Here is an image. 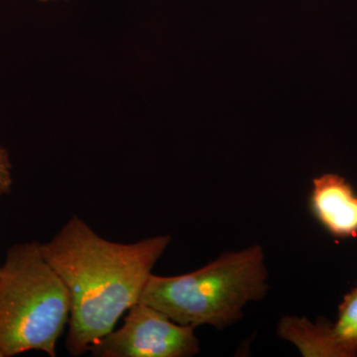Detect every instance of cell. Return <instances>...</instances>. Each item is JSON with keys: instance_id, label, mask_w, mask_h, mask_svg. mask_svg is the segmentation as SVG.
Segmentation results:
<instances>
[{"instance_id": "obj_11", "label": "cell", "mask_w": 357, "mask_h": 357, "mask_svg": "<svg viewBox=\"0 0 357 357\" xmlns=\"http://www.w3.org/2000/svg\"><path fill=\"white\" fill-rule=\"evenodd\" d=\"M356 290H357V287H356Z\"/></svg>"}, {"instance_id": "obj_1", "label": "cell", "mask_w": 357, "mask_h": 357, "mask_svg": "<svg viewBox=\"0 0 357 357\" xmlns=\"http://www.w3.org/2000/svg\"><path fill=\"white\" fill-rule=\"evenodd\" d=\"M170 241V236H157L134 243H114L73 215L50 241L41 243L45 259L69 291L66 347L70 354L89 351L139 302L154 265Z\"/></svg>"}, {"instance_id": "obj_10", "label": "cell", "mask_w": 357, "mask_h": 357, "mask_svg": "<svg viewBox=\"0 0 357 357\" xmlns=\"http://www.w3.org/2000/svg\"><path fill=\"white\" fill-rule=\"evenodd\" d=\"M0 272H1V266H0Z\"/></svg>"}, {"instance_id": "obj_4", "label": "cell", "mask_w": 357, "mask_h": 357, "mask_svg": "<svg viewBox=\"0 0 357 357\" xmlns=\"http://www.w3.org/2000/svg\"><path fill=\"white\" fill-rule=\"evenodd\" d=\"M194 326L175 323L154 307L136 303L123 326L91 345L96 357H190L199 351Z\"/></svg>"}, {"instance_id": "obj_5", "label": "cell", "mask_w": 357, "mask_h": 357, "mask_svg": "<svg viewBox=\"0 0 357 357\" xmlns=\"http://www.w3.org/2000/svg\"><path fill=\"white\" fill-rule=\"evenodd\" d=\"M310 208L332 236L340 238L357 236V195L344 178L332 173L314 178Z\"/></svg>"}, {"instance_id": "obj_8", "label": "cell", "mask_w": 357, "mask_h": 357, "mask_svg": "<svg viewBox=\"0 0 357 357\" xmlns=\"http://www.w3.org/2000/svg\"><path fill=\"white\" fill-rule=\"evenodd\" d=\"M13 187L11 164L8 153L3 147L0 146V196L9 194Z\"/></svg>"}, {"instance_id": "obj_2", "label": "cell", "mask_w": 357, "mask_h": 357, "mask_svg": "<svg viewBox=\"0 0 357 357\" xmlns=\"http://www.w3.org/2000/svg\"><path fill=\"white\" fill-rule=\"evenodd\" d=\"M261 246L227 252L197 271L178 276L150 275L139 302L180 325L223 328L241 316L251 301L267 293Z\"/></svg>"}, {"instance_id": "obj_9", "label": "cell", "mask_w": 357, "mask_h": 357, "mask_svg": "<svg viewBox=\"0 0 357 357\" xmlns=\"http://www.w3.org/2000/svg\"><path fill=\"white\" fill-rule=\"evenodd\" d=\"M38 1H41V2H51V1H57V0H38Z\"/></svg>"}, {"instance_id": "obj_6", "label": "cell", "mask_w": 357, "mask_h": 357, "mask_svg": "<svg viewBox=\"0 0 357 357\" xmlns=\"http://www.w3.org/2000/svg\"><path fill=\"white\" fill-rule=\"evenodd\" d=\"M278 333L295 344L303 356L342 357L333 338L332 324L285 317L279 324Z\"/></svg>"}, {"instance_id": "obj_3", "label": "cell", "mask_w": 357, "mask_h": 357, "mask_svg": "<svg viewBox=\"0 0 357 357\" xmlns=\"http://www.w3.org/2000/svg\"><path fill=\"white\" fill-rule=\"evenodd\" d=\"M70 314L69 291L45 259L41 243L11 246L0 272V351L4 357L30 351L56 357Z\"/></svg>"}, {"instance_id": "obj_7", "label": "cell", "mask_w": 357, "mask_h": 357, "mask_svg": "<svg viewBox=\"0 0 357 357\" xmlns=\"http://www.w3.org/2000/svg\"><path fill=\"white\" fill-rule=\"evenodd\" d=\"M332 332L342 357L357 356V290L344 296L340 305L338 317Z\"/></svg>"}]
</instances>
